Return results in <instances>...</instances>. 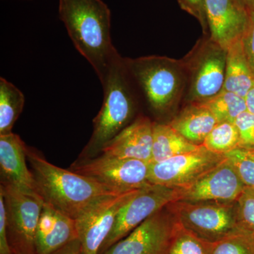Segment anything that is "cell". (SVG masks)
Segmentation results:
<instances>
[{
    "label": "cell",
    "instance_id": "1",
    "mask_svg": "<svg viewBox=\"0 0 254 254\" xmlns=\"http://www.w3.org/2000/svg\"><path fill=\"white\" fill-rule=\"evenodd\" d=\"M59 17L73 46L91 64L103 86L117 52L108 5L102 0H59Z\"/></svg>",
    "mask_w": 254,
    "mask_h": 254
},
{
    "label": "cell",
    "instance_id": "2",
    "mask_svg": "<svg viewBox=\"0 0 254 254\" xmlns=\"http://www.w3.org/2000/svg\"><path fill=\"white\" fill-rule=\"evenodd\" d=\"M26 156L43 202L74 220L98 198L120 194L91 178L55 166L28 147Z\"/></svg>",
    "mask_w": 254,
    "mask_h": 254
},
{
    "label": "cell",
    "instance_id": "3",
    "mask_svg": "<svg viewBox=\"0 0 254 254\" xmlns=\"http://www.w3.org/2000/svg\"><path fill=\"white\" fill-rule=\"evenodd\" d=\"M131 76L125 58L118 51L110 64L107 81L103 86V105L93 120V131L86 148V153L101 151L125 127L130 125L135 109V95L132 91Z\"/></svg>",
    "mask_w": 254,
    "mask_h": 254
},
{
    "label": "cell",
    "instance_id": "4",
    "mask_svg": "<svg viewBox=\"0 0 254 254\" xmlns=\"http://www.w3.org/2000/svg\"><path fill=\"white\" fill-rule=\"evenodd\" d=\"M125 63L152 109L163 113L179 99L186 73L183 61L166 57L147 56L125 58Z\"/></svg>",
    "mask_w": 254,
    "mask_h": 254
},
{
    "label": "cell",
    "instance_id": "5",
    "mask_svg": "<svg viewBox=\"0 0 254 254\" xmlns=\"http://www.w3.org/2000/svg\"><path fill=\"white\" fill-rule=\"evenodd\" d=\"M170 206L182 227L208 243H217L242 232L237 222L236 201L218 203L177 200L170 203Z\"/></svg>",
    "mask_w": 254,
    "mask_h": 254
},
{
    "label": "cell",
    "instance_id": "6",
    "mask_svg": "<svg viewBox=\"0 0 254 254\" xmlns=\"http://www.w3.org/2000/svg\"><path fill=\"white\" fill-rule=\"evenodd\" d=\"M0 192L4 196L12 252L36 254L35 237L44 202L39 195L23 191L9 184L1 183Z\"/></svg>",
    "mask_w": 254,
    "mask_h": 254
},
{
    "label": "cell",
    "instance_id": "7",
    "mask_svg": "<svg viewBox=\"0 0 254 254\" xmlns=\"http://www.w3.org/2000/svg\"><path fill=\"white\" fill-rule=\"evenodd\" d=\"M227 50L210 38L197 45L184 60L190 76V103H204L224 89Z\"/></svg>",
    "mask_w": 254,
    "mask_h": 254
},
{
    "label": "cell",
    "instance_id": "8",
    "mask_svg": "<svg viewBox=\"0 0 254 254\" xmlns=\"http://www.w3.org/2000/svg\"><path fill=\"white\" fill-rule=\"evenodd\" d=\"M149 166L148 162L102 154L74 164L71 170L123 193L150 185Z\"/></svg>",
    "mask_w": 254,
    "mask_h": 254
},
{
    "label": "cell",
    "instance_id": "9",
    "mask_svg": "<svg viewBox=\"0 0 254 254\" xmlns=\"http://www.w3.org/2000/svg\"><path fill=\"white\" fill-rule=\"evenodd\" d=\"M182 189L149 185L141 189L119 212L115 225L100 249L103 254L147 218L180 199Z\"/></svg>",
    "mask_w": 254,
    "mask_h": 254
},
{
    "label": "cell",
    "instance_id": "10",
    "mask_svg": "<svg viewBox=\"0 0 254 254\" xmlns=\"http://www.w3.org/2000/svg\"><path fill=\"white\" fill-rule=\"evenodd\" d=\"M225 159V155L213 153L201 145L194 151L150 163L148 182L172 188H187Z\"/></svg>",
    "mask_w": 254,
    "mask_h": 254
},
{
    "label": "cell",
    "instance_id": "11",
    "mask_svg": "<svg viewBox=\"0 0 254 254\" xmlns=\"http://www.w3.org/2000/svg\"><path fill=\"white\" fill-rule=\"evenodd\" d=\"M140 190L101 197L75 220L83 254H99L119 212Z\"/></svg>",
    "mask_w": 254,
    "mask_h": 254
},
{
    "label": "cell",
    "instance_id": "12",
    "mask_svg": "<svg viewBox=\"0 0 254 254\" xmlns=\"http://www.w3.org/2000/svg\"><path fill=\"white\" fill-rule=\"evenodd\" d=\"M177 223L170 203L103 254H163Z\"/></svg>",
    "mask_w": 254,
    "mask_h": 254
},
{
    "label": "cell",
    "instance_id": "13",
    "mask_svg": "<svg viewBox=\"0 0 254 254\" xmlns=\"http://www.w3.org/2000/svg\"><path fill=\"white\" fill-rule=\"evenodd\" d=\"M246 186L229 159L198 179L193 185L182 189L180 201L232 203Z\"/></svg>",
    "mask_w": 254,
    "mask_h": 254
},
{
    "label": "cell",
    "instance_id": "14",
    "mask_svg": "<svg viewBox=\"0 0 254 254\" xmlns=\"http://www.w3.org/2000/svg\"><path fill=\"white\" fill-rule=\"evenodd\" d=\"M210 39L227 50L242 39L250 14L238 0H204Z\"/></svg>",
    "mask_w": 254,
    "mask_h": 254
},
{
    "label": "cell",
    "instance_id": "15",
    "mask_svg": "<svg viewBox=\"0 0 254 254\" xmlns=\"http://www.w3.org/2000/svg\"><path fill=\"white\" fill-rule=\"evenodd\" d=\"M154 123L141 116L125 127L101 149L102 154L151 162Z\"/></svg>",
    "mask_w": 254,
    "mask_h": 254
},
{
    "label": "cell",
    "instance_id": "16",
    "mask_svg": "<svg viewBox=\"0 0 254 254\" xmlns=\"http://www.w3.org/2000/svg\"><path fill=\"white\" fill-rule=\"evenodd\" d=\"M26 145L17 134L11 132L0 135L1 183L38 194L34 176L26 165Z\"/></svg>",
    "mask_w": 254,
    "mask_h": 254
},
{
    "label": "cell",
    "instance_id": "17",
    "mask_svg": "<svg viewBox=\"0 0 254 254\" xmlns=\"http://www.w3.org/2000/svg\"><path fill=\"white\" fill-rule=\"evenodd\" d=\"M77 238L76 220L43 203L35 237L36 254L54 253Z\"/></svg>",
    "mask_w": 254,
    "mask_h": 254
},
{
    "label": "cell",
    "instance_id": "18",
    "mask_svg": "<svg viewBox=\"0 0 254 254\" xmlns=\"http://www.w3.org/2000/svg\"><path fill=\"white\" fill-rule=\"evenodd\" d=\"M218 123L213 113L204 105L190 103L169 124L190 143L202 145Z\"/></svg>",
    "mask_w": 254,
    "mask_h": 254
},
{
    "label": "cell",
    "instance_id": "19",
    "mask_svg": "<svg viewBox=\"0 0 254 254\" xmlns=\"http://www.w3.org/2000/svg\"><path fill=\"white\" fill-rule=\"evenodd\" d=\"M254 86V73L244 51L242 38L227 49L224 90L245 98Z\"/></svg>",
    "mask_w": 254,
    "mask_h": 254
},
{
    "label": "cell",
    "instance_id": "20",
    "mask_svg": "<svg viewBox=\"0 0 254 254\" xmlns=\"http://www.w3.org/2000/svg\"><path fill=\"white\" fill-rule=\"evenodd\" d=\"M200 146L190 143L170 124L154 123L150 163H159L177 155L194 151Z\"/></svg>",
    "mask_w": 254,
    "mask_h": 254
},
{
    "label": "cell",
    "instance_id": "21",
    "mask_svg": "<svg viewBox=\"0 0 254 254\" xmlns=\"http://www.w3.org/2000/svg\"><path fill=\"white\" fill-rule=\"evenodd\" d=\"M24 104L22 92L4 78H0V135L12 132Z\"/></svg>",
    "mask_w": 254,
    "mask_h": 254
},
{
    "label": "cell",
    "instance_id": "22",
    "mask_svg": "<svg viewBox=\"0 0 254 254\" xmlns=\"http://www.w3.org/2000/svg\"><path fill=\"white\" fill-rule=\"evenodd\" d=\"M200 103L210 110L218 123H235L241 114L247 111L245 98L224 89L211 99Z\"/></svg>",
    "mask_w": 254,
    "mask_h": 254
},
{
    "label": "cell",
    "instance_id": "23",
    "mask_svg": "<svg viewBox=\"0 0 254 254\" xmlns=\"http://www.w3.org/2000/svg\"><path fill=\"white\" fill-rule=\"evenodd\" d=\"M213 245L200 240L177 221L163 254H211Z\"/></svg>",
    "mask_w": 254,
    "mask_h": 254
},
{
    "label": "cell",
    "instance_id": "24",
    "mask_svg": "<svg viewBox=\"0 0 254 254\" xmlns=\"http://www.w3.org/2000/svg\"><path fill=\"white\" fill-rule=\"evenodd\" d=\"M202 145L210 151L224 155L240 148V133L235 123L222 122L217 124Z\"/></svg>",
    "mask_w": 254,
    "mask_h": 254
},
{
    "label": "cell",
    "instance_id": "25",
    "mask_svg": "<svg viewBox=\"0 0 254 254\" xmlns=\"http://www.w3.org/2000/svg\"><path fill=\"white\" fill-rule=\"evenodd\" d=\"M225 155L245 186L254 187V150L238 148Z\"/></svg>",
    "mask_w": 254,
    "mask_h": 254
},
{
    "label": "cell",
    "instance_id": "26",
    "mask_svg": "<svg viewBox=\"0 0 254 254\" xmlns=\"http://www.w3.org/2000/svg\"><path fill=\"white\" fill-rule=\"evenodd\" d=\"M237 222L242 232H254V187H246L237 200Z\"/></svg>",
    "mask_w": 254,
    "mask_h": 254
},
{
    "label": "cell",
    "instance_id": "27",
    "mask_svg": "<svg viewBox=\"0 0 254 254\" xmlns=\"http://www.w3.org/2000/svg\"><path fill=\"white\" fill-rule=\"evenodd\" d=\"M211 254H254L250 235L239 232L213 244Z\"/></svg>",
    "mask_w": 254,
    "mask_h": 254
},
{
    "label": "cell",
    "instance_id": "28",
    "mask_svg": "<svg viewBox=\"0 0 254 254\" xmlns=\"http://www.w3.org/2000/svg\"><path fill=\"white\" fill-rule=\"evenodd\" d=\"M240 137V148L254 150V115L246 111L235 121Z\"/></svg>",
    "mask_w": 254,
    "mask_h": 254
},
{
    "label": "cell",
    "instance_id": "29",
    "mask_svg": "<svg viewBox=\"0 0 254 254\" xmlns=\"http://www.w3.org/2000/svg\"><path fill=\"white\" fill-rule=\"evenodd\" d=\"M0 254H13L9 237H8L4 196L1 192H0Z\"/></svg>",
    "mask_w": 254,
    "mask_h": 254
},
{
    "label": "cell",
    "instance_id": "30",
    "mask_svg": "<svg viewBox=\"0 0 254 254\" xmlns=\"http://www.w3.org/2000/svg\"><path fill=\"white\" fill-rule=\"evenodd\" d=\"M244 51L254 73V12L250 13V21L242 37Z\"/></svg>",
    "mask_w": 254,
    "mask_h": 254
},
{
    "label": "cell",
    "instance_id": "31",
    "mask_svg": "<svg viewBox=\"0 0 254 254\" xmlns=\"http://www.w3.org/2000/svg\"><path fill=\"white\" fill-rule=\"evenodd\" d=\"M182 9L198 18L203 26L207 24L204 0H178Z\"/></svg>",
    "mask_w": 254,
    "mask_h": 254
},
{
    "label": "cell",
    "instance_id": "32",
    "mask_svg": "<svg viewBox=\"0 0 254 254\" xmlns=\"http://www.w3.org/2000/svg\"><path fill=\"white\" fill-rule=\"evenodd\" d=\"M51 254H83L81 242L78 238L71 241L67 245Z\"/></svg>",
    "mask_w": 254,
    "mask_h": 254
},
{
    "label": "cell",
    "instance_id": "33",
    "mask_svg": "<svg viewBox=\"0 0 254 254\" xmlns=\"http://www.w3.org/2000/svg\"><path fill=\"white\" fill-rule=\"evenodd\" d=\"M247 111L254 115V86L249 91L245 98Z\"/></svg>",
    "mask_w": 254,
    "mask_h": 254
},
{
    "label": "cell",
    "instance_id": "34",
    "mask_svg": "<svg viewBox=\"0 0 254 254\" xmlns=\"http://www.w3.org/2000/svg\"><path fill=\"white\" fill-rule=\"evenodd\" d=\"M241 4L250 13L254 12V0H238Z\"/></svg>",
    "mask_w": 254,
    "mask_h": 254
},
{
    "label": "cell",
    "instance_id": "35",
    "mask_svg": "<svg viewBox=\"0 0 254 254\" xmlns=\"http://www.w3.org/2000/svg\"><path fill=\"white\" fill-rule=\"evenodd\" d=\"M248 235H250L251 240H252V243H253L254 246V233L248 234Z\"/></svg>",
    "mask_w": 254,
    "mask_h": 254
},
{
    "label": "cell",
    "instance_id": "36",
    "mask_svg": "<svg viewBox=\"0 0 254 254\" xmlns=\"http://www.w3.org/2000/svg\"><path fill=\"white\" fill-rule=\"evenodd\" d=\"M13 254H25L21 253V252H13Z\"/></svg>",
    "mask_w": 254,
    "mask_h": 254
}]
</instances>
